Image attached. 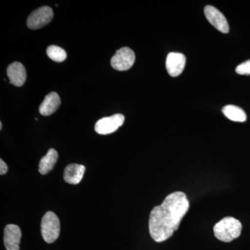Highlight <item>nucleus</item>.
Returning <instances> with one entry per match:
<instances>
[{
  "instance_id": "obj_12",
  "label": "nucleus",
  "mask_w": 250,
  "mask_h": 250,
  "mask_svg": "<svg viewBox=\"0 0 250 250\" xmlns=\"http://www.w3.org/2000/svg\"><path fill=\"white\" fill-rule=\"evenodd\" d=\"M85 167L80 164H72L67 166L64 170L63 179L65 182L70 184H78L83 179Z\"/></svg>"
},
{
  "instance_id": "obj_3",
  "label": "nucleus",
  "mask_w": 250,
  "mask_h": 250,
  "mask_svg": "<svg viewBox=\"0 0 250 250\" xmlns=\"http://www.w3.org/2000/svg\"><path fill=\"white\" fill-rule=\"evenodd\" d=\"M41 234L47 243H54L60 234V221L57 215L52 211L44 215L41 220Z\"/></svg>"
},
{
  "instance_id": "obj_11",
  "label": "nucleus",
  "mask_w": 250,
  "mask_h": 250,
  "mask_svg": "<svg viewBox=\"0 0 250 250\" xmlns=\"http://www.w3.org/2000/svg\"><path fill=\"white\" fill-rule=\"evenodd\" d=\"M61 104V99L55 92H51L46 95L39 107V112L44 116H48L57 111Z\"/></svg>"
},
{
  "instance_id": "obj_14",
  "label": "nucleus",
  "mask_w": 250,
  "mask_h": 250,
  "mask_svg": "<svg viewBox=\"0 0 250 250\" xmlns=\"http://www.w3.org/2000/svg\"><path fill=\"white\" fill-rule=\"evenodd\" d=\"M223 113L230 121L243 123L247 120L246 112L241 108L234 105H227L224 106Z\"/></svg>"
},
{
  "instance_id": "obj_15",
  "label": "nucleus",
  "mask_w": 250,
  "mask_h": 250,
  "mask_svg": "<svg viewBox=\"0 0 250 250\" xmlns=\"http://www.w3.org/2000/svg\"><path fill=\"white\" fill-rule=\"evenodd\" d=\"M49 58L55 62H62L67 58V53L63 49L57 45H50L47 48Z\"/></svg>"
},
{
  "instance_id": "obj_17",
  "label": "nucleus",
  "mask_w": 250,
  "mask_h": 250,
  "mask_svg": "<svg viewBox=\"0 0 250 250\" xmlns=\"http://www.w3.org/2000/svg\"><path fill=\"white\" fill-rule=\"evenodd\" d=\"M8 171V166L3 159H0V174L4 175Z\"/></svg>"
},
{
  "instance_id": "obj_8",
  "label": "nucleus",
  "mask_w": 250,
  "mask_h": 250,
  "mask_svg": "<svg viewBox=\"0 0 250 250\" xmlns=\"http://www.w3.org/2000/svg\"><path fill=\"white\" fill-rule=\"evenodd\" d=\"M187 59L183 54L170 52L166 59V66L171 77H178L184 71Z\"/></svg>"
},
{
  "instance_id": "obj_13",
  "label": "nucleus",
  "mask_w": 250,
  "mask_h": 250,
  "mask_svg": "<svg viewBox=\"0 0 250 250\" xmlns=\"http://www.w3.org/2000/svg\"><path fill=\"white\" fill-rule=\"evenodd\" d=\"M58 158V152L55 149H49L46 155L41 159L39 163V172L42 175L49 173L54 168Z\"/></svg>"
},
{
  "instance_id": "obj_5",
  "label": "nucleus",
  "mask_w": 250,
  "mask_h": 250,
  "mask_svg": "<svg viewBox=\"0 0 250 250\" xmlns=\"http://www.w3.org/2000/svg\"><path fill=\"white\" fill-rule=\"evenodd\" d=\"M54 17L53 10L49 6H42L33 11L27 18V27L31 29H39L45 27Z\"/></svg>"
},
{
  "instance_id": "obj_10",
  "label": "nucleus",
  "mask_w": 250,
  "mask_h": 250,
  "mask_svg": "<svg viewBox=\"0 0 250 250\" xmlns=\"http://www.w3.org/2000/svg\"><path fill=\"white\" fill-rule=\"evenodd\" d=\"M7 76L9 79L10 83L15 86H22L27 80L25 67L21 62H13L8 67Z\"/></svg>"
},
{
  "instance_id": "obj_1",
  "label": "nucleus",
  "mask_w": 250,
  "mask_h": 250,
  "mask_svg": "<svg viewBox=\"0 0 250 250\" xmlns=\"http://www.w3.org/2000/svg\"><path fill=\"white\" fill-rule=\"evenodd\" d=\"M188 209V200L183 192H174L167 195L149 215V230L152 239L161 243L170 238L178 229Z\"/></svg>"
},
{
  "instance_id": "obj_6",
  "label": "nucleus",
  "mask_w": 250,
  "mask_h": 250,
  "mask_svg": "<svg viewBox=\"0 0 250 250\" xmlns=\"http://www.w3.org/2000/svg\"><path fill=\"white\" fill-rule=\"evenodd\" d=\"M125 120V116L119 113L101 118L95 124V131L101 135L112 134L121 127Z\"/></svg>"
},
{
  "instance_id": "obj_4",
  "label": "nucleus",
  "mask_w": 250,
  "mask_h": 250,
  "mask_svg": "<svg viewBox=\"0 0 250 250\" xmlns=\"http://www.w3.org/2000/svg\"><path fill=\"white\" fill-rule=\"evenodd\" d=\"M136 56L132 49L127 47H122L117 50L116 53L112 57V67L118 71H126L129 70L134 64Z\"/></svg>"
},
{
  "instance_id": "obj_16",
  "label": "nucleus",
  "mask_w": 250,
  "mask_h": 250,
  "mask_svg": "<svg viewBox=\"0 0 250 250\" xmlns=\"http://www.w3.org/2000/svg\"><path fill=\"white\" fill-rule=\"evenodd\" d=\"M236 73L241 75H250V59L246 62H242L236 67Z\"/></svg>"
},
{
  "instance_id": "obj_18",
  "label": "nucleus",
  "mask_w": 250,
  "mask_h": 250,
  "mask_svg": "<svg viewBox=\"0 0 250 250\" xmlns=\"http://www.w3.org/2000/svg\"><path fill=\"white\" fill-rule=\"evenodd\" d=\"M0 129H2V123H0Z\"/></svg>"
},
{
  "instance_id": "obj_9",
  "label": "nucleus",
  "mask_w": 250,
  "mask_h": 250,
  "mask_svg": "<svg viewBox=\"0 0 250 250\" xmlns=\"http://www.w3.org/2000/svg\"><path fill=\"white\" fill-rule=\"evenodd\" d=\"M22 232L16 225H6L4 231V243L6 250H20Z\"/></svg>"
},
{
  "instance_id": "obj_2",
  "label": "nucleus",
  "mask_w": 250,
  "mask_h": 250,
  "mask_svg": "<svg viewBox=\"0 0 250 250\" xmlns=\"http://www.w3.org/2000/svg\"><path fill=\"white\" fill-rule=\"evenodd\" d=\"M242 231V224L233 217L222 219L213 228L215 236L220 241L229 243L238 238Z\"/></svg>"
},
{
  "instance_id": "obj_7",
  "label": "nucleus",
  "mask_w": 250,
  "mask_h": 250,
  "mask_svg": "<svg viewBox=\"0 0 250 250\" xmlns=\"http://www.w3.org/2000/svg\"><path fill=\"white\" fill-rule=\"evenodd\" d=\"M205 14L208 22L220 32L228 34L229 31L228 21L225 16L218 9L213 6H206Z\"/></svg>"
}]
</instances>
